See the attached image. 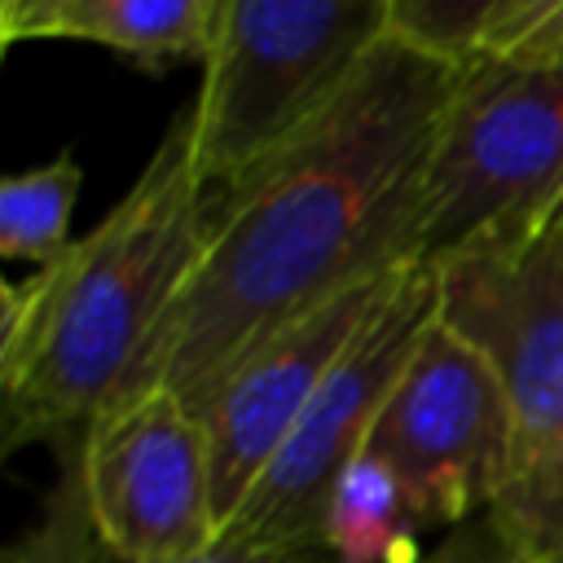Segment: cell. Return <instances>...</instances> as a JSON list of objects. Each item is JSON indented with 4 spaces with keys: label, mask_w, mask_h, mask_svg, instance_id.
I'll use <instances>...</instances> for the list:
<instances>
[{
    "label": "cell",
    "mask_w": 563,
    "mask_h": 563,
    "mask_svg": "<svg viewBox=\"0 0 563 563\" xmlns=\"http://www.w3.org/2000/svg\"><path fill=\"white\" fill-rule=\"evenodd\" d=\"M453 84V62L387 40L321 119L207 194L198 260L119 396L163 387L202 413L264 339L413 264L418 185Z\"/></svg>",
    "instance_id": "6da1fadb"
},
{
    "label": "cell",
    "mask_w": 563,
    "mask_h": 563,
    "mask_svg": "<svg viewBox=\"0 0 563 563\" xmlns=\"http://www.w3.org/2000/svg\"><path fill=\"white\" fill-rule=\"evenodd\" d=\"M207 229L194 110H180L132 189L70 251L0 286V440L66 449L132 378Z\"/></svg>",
    "instance_id": "7a4b0ae2"
},
{
    "label": "cell",
    "mask_w": 563,
    "mask_h": 563,
    "mask_svg": "<svg viewBox=\"0 0 563 563\" xmlns=\"http://www.w3.org/2000/svg\"><path fill=\"white\" fill-rule=\"evenodd\" d=\"M391 40V0H216L194 163L207 194L321 119Z\"/></svg>",
    "instance_id": "3957f363"
},
{
    "label": "cell",
    "mask_w": 563,
    "mask_h": 563,
    "mask_svg": "<svg viewBox=\"0 0 563 563\" xmlns=\"http://www.w3.org/2000/svg\"><path fill=\"white\" fill-rule=\"evenodd\" d=\"M563 194V66L471 57L440 114L409 233L435 264Z\"/></svg>",
    "instance_id": "277c9868"
},
{
    "label": "cell",
    "mask_w": 563,
    "mask_h": 563,
    "mask_svg": "<svg viewBox=\"0 0 563 563\" xmlns=\"http://www.w3.org/2000/svg\"><path fill=\"white\" fill-rule=\"evenodd\" d=\"M440 325L497 374L515 413V475L563 444V194L431 264Z\"/></svg>",
    "instance_id": "5b68a950"
},
{
    "label": "cell",
    "mask_w": 563,
    "mask_h": 563,
    "mask_svg": "<svg viewBox=\"0 0 563 563\" xmlns=\"http://www.w3.org/2000/svg\"><path fill=\"white\" fill-rule=\"evenodd\" d=\"M440 312V290L431 264H405L387 286L374 317L334 361L303 418L273 453L264 475L251 484L224 541H312L321 537V515L334 479L365 453V440L405 374L409 356L427 339ZM216 537V541H220Z\"/></svg>",
    "instance_id": "8992f818"
},
{
    "label": "cell",
    "mask_w": 563,
    "mask_h": 563,
    "mask_svg": "<svg viewBox=\"0 0 563 563\" xmlns=\"http://www.w3.org/2000/svg\"><path fill=\"white\" fill-rule=\"evenodd\" d=\"M365 453L400 479L418 528H457L515 479L510 400L493 365L440 317L396 378Z\"/></svg>",
    "instance_id": "52a82bcc"
},
{
    "label": "cell",
    "mask_w": 563,
    "mask_h": 563,
    "mask_svg": "<svg viewBox=\"0 0 563 563\" xmlns=\"http://www.w3.org/2000/svg\"><path fill=\"white\" fill-rule=\"evenodd\" d=\"M62 453L114 563H180L220 537L207 427L180 396H119Z\"/></svg>",
    "instance_id": "ba28073f"
},
{
    "label": "cell",
    "mask_w": 563,
    "mask_h": 563,
    "mask_svg": "<svg viewBox=\"0 0 563 563\" xmlns=\"http://www.w3.org/2000/svg\"><path fill=\"white\" fill-rule=\"evenodd\" d=\"M405 268V264H400ZM383 273L365 286H352L334 295L330 303L312 308L295 325L264 339L207 400L198 413L211 444V493H216V523L233 519L251 484L264 475L273 453L286 444L295 422L303 418L308 400L334 369V361L347 352V343L361 334V325L383 303L396 273Z\"/></svg>",
    "instance_id": "9c48e42d"
},
{
    "label": "cell",
    "mask_w": 563,
    "mask_h": 563,
    "mask_svg": "<svg viewBox=\"0 0 563 563\" xmlns=\"http://www.w3.org/2000/svg\"><path fill=\"white\" fill-rule=\"evenodd\" d=\"M216 0H70L44 40H84L132 57L145 70L207 53Z\"/></svg>",
    "instance_id": "30bf717a"
},
{
    "label": "cell",
    "mask_w": 563,
    "mask_h": 563,
    "mask_svg": "<svg viewBox=\"0 0 563 563\" xmlns=\"http://www.w3.org/2000/svg\"><path fill=\"white\" fill-rule=\"evenodd\" d=\"M418 532L400 479L374 453H361L334 479L321 515V545L339 563H418Z\"/></svg>",
    "instance_id": "8fae6325"
},
{
    "label": "cell",
    "mask_w": 563,
    "mask_h": 563,
    "mask_svg": "<svg viewBox=\"0 0 563 563\" xmlns=\"http://www.w3.org/2000/svg\"><path fill=\"white\" fill-rule=\"evenodd\" d=\"M79 198L75 154H57L0 185V255L35 268L57 264L70 251V211Z\"/></svg>",
    "instance_id": "7c38bea8"
},
{
    "label": "cell",
    "mask_w": 563,
    "mask_h": 563,
    "mask_svg": "<svg viewBox=\"0 0 563 563\" xmlns=\"http://www.w3.org/2000/svg\"><path fill=\"white\" fill-rule=\"evenodd\" d=\"M488 510L532 554V563H563V444L519 471Z\"/></svg>",
    "instance_id": "4fadbf2b"
},
{
    "label": "cell",
    "mask_w": 563,
    "mask_h": 563,
    "mask_svg": "<svg viewBox=\"0 0 563 563\" xmlns=\"http://www.w3.org/2000/svg\"><path fill=\"white\" fill-rule=\"evenodd\" d=\"M510 0H391V40L440 57V62H471Z\"/></svg>",
    "instance_id": "5bb4252c"
},
{
    "label": "cell",
    "mask_w": 563,
    "mask_h": 563,
    "mask_svg": "<svg viewBox=\"0 0 563 563\" xmlns=\"http://www.w3.org/2000/svg\"><path fill=\"white\" fill-rule=\"evenodd\" d=\"M4 563H114L88 519L79 475L62 453V479L44 501V515L4 550Z\"/></svg>",
    "instance_id": "9a60e30c"
},
{
    "label": "cell",
    "mask_w": 563,
    "mask_h": 563,
    "mask_svg": "<svg viewBox=\"0 0 563 563\" xmlns=\"http://www.w3.org/2000/svg\"><path fill=\"white\" fill-rule=\"evenodd\" d=\"M475 57L510 66H563V0H510Z\"/></svg>",
    "instance_id": "2e32d148"
},
{
    "label": "cell",
    "mask_w": 563,
    "mask_h": 563,
    "mask_svg": "<svg viewBox=\"0 0 563 563\" xmlns=\"http://www.w3.org/2000/svg\"><path fill=\"white\" fill-rule=\"evenodd\" d=\"M418 563H532V554L497 523L493 510L471 515L466 523L449 528L440 545H431Z\"/></svg>",
    "instance_id": "e0dca14e"
},
{
    "label": "cell",
    "mask_w": 563,
    "mask_h": 563,
    "mask_svg": "<svg viewBox=\"0 0 563 563\" xmlns=\"http://www.w3.org/2000/svg\"><path fill=\"white\" fill-rule=\"evenodd\" d=\"M180 563H339V559L321 545V537L312 541H224L220 537Z\"/></svg>",
    "instance_id": "ac0fdd59"
},
{
    "label": "cell",
    "mask_w": 563,
    "mask_h": 563,
    "mask_svg": "<svg viewBox=\"0 0 563 563\" xmlns=\"http://www.w3.org/2000/svg\"><path fill=\"white\" fill-rule=\"evenodd\" d=\"M70 0H0V35L4 44H22V40H44L53 18L66 9Z\"/></svg>",
    "instance_id": "d6986e66"
}]
</instances>
